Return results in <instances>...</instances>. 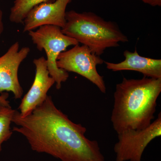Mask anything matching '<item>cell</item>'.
I'll return each mask as SVG.
<instances>
[{
    "label": "cell",
    "instance_id": "obj_1",
    "mask_svg": "<svg viewBox=\"0 0 161 161\" xmlns=\"http://www.w3.org/2000/svg\"><path fill=\"white\" fill-rule=\"evenodd\" d=\"M13 132L22 134L32 150L47 153L61 161H107L97 141L86 136V129L59 109L51 96L29 115L15 111Z\"/></svg>",
    "mask_w": 161,
    "mask_h": 161
},
{
    "label": "cell",
    "instance_id": "obj_2",
    "mask_svg": "<svg viewBox=\"0 0 161 161\" xmlns=\"http://www.w3.org/2000/svg\"><path fill=\"white\" fill-rule=\"evenodd\" d=\"M161 92V78H123L115 86L111 115L117 134L126 130L145 129L152 123Z\"/></svg>",
    "mask_w": 161,
    "mask_h": 161
},
{
    "label": "cell",
    "instance_id": "obj_3",
    "mask_svg": "<svg viewBox=\"0 0 161 161\" xmlns=\"http://www.w3.org/2000/svg\"><path fill=\"white\" fill-rule=\"evenodd\" d=\"M65 19L62 32L87 47L97 56L102 55L107 48L119 46V43L129 42L117 23L92 12L70 10L66 12Z\"/></svg>",
    "mask_w": 161,
    "mask_h": 161
},
{
    "label": "cell",
    "instance_id": "obj_4",
    "mask_svg": "<svg viewBox=\"0 0 161 161\" xmlns=\"http://www.w3.org/2000/svg\"><path fill=\"white\" fill-rule=\"evenodd\" d=\"M33 43L40 51L44 50L47 56V65L50 76L53 78L56 88L59 90L62 83L69 77L67 72L57 66V59L60 53L70 46L79 44L78 41L62 32L61 28L53 25L40 26L37 29L28 32Z\"/></svg>",
    "mask_w": 161,
    "mask_h": 161
},
{
    "label": "cell",
    "instance_id": "obj_5",
    "mask_svg": "<svg viewBox=\"0 0 161 161\" xmlns=\"http://www.w3.org/2000/svg\"><path fill=\"white\" fill-rule=\"evenodd\" d=\"M104 60L92 53L89 47L79 44L69 50L60 53L57 59V66L65 71L74 72L95 85L102 93H106L103 77L97 71V66Z\"/></svg>",
    "mask_w": 161,
    "mask_h": 161
},
{
    "label": "cell",
    "instance_id": "obj_6",
    "mask_svg": "<svg viewBox=\"0 0 161 161\" xmlns=\"http://www.w3.org/2000/svg\"><path fill=\"white\" fill-rule=\"evenodd\" d=\"M161 136V113L142 130H128L118 134L114 151L116 161H142L143 153L151 141Z\"/></svg>",
    "mask_w": 161,
    "mask_h": 161
},
{
    "label": "cell",
    "instance_id": "obj_7",
    "mask_svg": "<svg viewBox=\"0 0 161 161\" xmlns=\"http://www.w3.org/2000/svg\"><path fill=\"white\" fill-rule=\"evenodd\" d=\"M30 51L28 47L20 49L19 43L16 42L0 57V94L12 92L16 99L22 97L23 91L19 81L18 71Z\"/></svg>",
    "mask_w": 161,
    "mask_h": 161
},
{
    "label": "cell",
    "instance_id": "obj_8",
    "mask_svg": "<svg viewBox=\"0 0 161 161\" xmlns=\"http://www.w3.org/2000/svg\"><path fill=\"white\" fill-rule=\"evenodd\" d=\"M36 67V75L31 87L23 97L19 109L20 115L27 116L42 104L47 98V92L55 83L50 76L46 58L40 57L33 60Z\"/></svg>",
    "mask_w": 161,
    "mask_h": 161
},
{
    "label": "cell",
    "instance_id": "obj_9",
    "mask_svg": "<svg viewBox=\"0 0 161 161\" xmlns=\"http://www.w3.org/2000/svg\"><path fill=\"white\" fill-rule=\"evenodd\" d=\"M72 1L56 0L53 3L47 2L35 6L23 21V32H28L45 25L63 28L66 23L67 7Z\"/></svg>",
    "mask_w": 161,
    "mask_h": 161
},
{
    "label": "cell",
    "instance_id": "obj_10",
    "mask_svg": "<svg viewBox=\"0 0 161 161\" xmlns=\"http://www.w3.org/2000/svg\"><path fill=\"white\" fill-rule=\"evenodd\" d=\"M125 60L120 63H114L104 61L108 69L113 72L123 70L134 71L142 73L144 77L161 78V60L142 57L136 49L134 52L125 50Z\"/></svg>",
    "mask_w": 161,
    "mask_h": 161
},
{
    "label": "cell",
    "instance_id": "obj_11",
    "mask_svg": "<svg viewBox=\"0 0 161 161\" xmlns=\"http://www.w3.org/2000/svg\"><path fill=\"white\" fill-rule=\"evenodd\" d=\"M49 0H14L10 9L9 20L13 23H23L28 13L35 6Z\"/></svg>",
    "mask_w": 161,
    "mask_h": 161
},
{
    "label": "cell",
    "instance_id": "obj_12",
    "mask_svg": "<svg viewBox=\"0 0 161 161\" xmlns=\"http://www.w3.org/2000/svg\"><path fill=\"white\" fill-rule=\"evenodd\" d=\"M15 111L11 107L0 108V152L2 151V144L8 140L12 135L10 124Z\"/></svg>",
    "mask_w": 161,
    "mask_h": 161
},
{
    "label": "cell",
    "instance_id": "obj_13",
    "mask_svg": "<svg viewBox=\"0 0 161 161\" xmlns=\"http://www.w3.org/2000/svg\"><path fill=\"white\" fill-rule=\"evenodd\" d=\"M8 97L9 94L7 92H3L0 94V108L11 107L8 100Z\"/></svg>",
    "mask_w": 161,
    "mask_h": 161
},
{
    "label": "cell",
    "instance_id": "obj_14",
    "mask_svg": "<svg viewBox=\"0 0 161 161\" xmlns=\"http://www.w3.org/2000/svg\"><path fill=\"white\" fill-rule=\"evenodd\" d=\"M145 4L153 6H161V0H141Z\"/></svg>",
    "mask_w": 161,
    "mask_h": 161
},
{
    "label": "cell",
    "instance_id": "obj_15",
    "mask_svg": "<svg viewBox=\"0 0 161 161\" xmlns=\"http://www.w3.org/2000/svg\"><path fill=\"white\" fill-rule=\"evenodd\" d=\"M4 23L3 22V13L0 8V36L4 31Z\"/></svg>",
    "mask_w": 161,
    "mask_h": 161
}]
</instances>
